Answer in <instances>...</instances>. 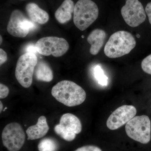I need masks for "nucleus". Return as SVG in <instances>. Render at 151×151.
Masks as SVG:
<instances>
[{"mask_svg":"<svg viewBox=\"0 0 151 151\" xmlns=\"http://www.w3.org/2000/svg\"><path fill=\"white\" fill-rule=\"evenodd\" d=\"M136 45V40L131 33L119 31L110 37L104 47V53L110 58H117L129 54Z\"/></svg>","mask_w":151,"mask_h":151,"instance_id":"2","label":"nucleus"},{"mask_svg":"<svg viewBox=\"0 0 151 151\" xmlns=\"http://www.w3.org/2000/svg\"><path fill=\"white\" fill-rule=\"evenodd\" d=\"M126 133L132 139L147 144L151 139V122L146 115L135 116L125 126Z\"/></svg>","mask_w":151,"mask_h":151,"instance_id":"5","label":"nucleus"},{"mask_svg":"<svg viewBox=\"0 0 151 151\" xmlns=\"http://www.w3.org/2000/svg\"><path fill=\"white\" fill-rule=\"evenodd\" d=\"M69 48L66 40L57 37H46L41 38L35 45V50L44 56L52 55L59 57L65 54Z\"/></svg>","mask_w":151,"mask_h":151,"instance_id":"6","label":"nucleus"},{"mask_svg":"<svg viewBox=\"0 0 151 151\" xmlns=\"http://www.w3.org/2000/svg\"><path fill=\"white\" fill-rule=\"evenodd\" d=\"M58 130L73 138L82 130V126L79 119L71 113H65L60 118L59 124L55 126Z\"/></svg>","mask_w":151,"mask_h":151,"instance_id":"11","label":"nucleus"},{"mask_svg":"<svg viewBox=\"0 0 151 151\" xmlns=\"http://www.w3.org/2000/svg\"><path fill=\"white\" fill-rule=\"evenodd\" d=\"M35 27L34 22L28 18L21 11L15 10L11 14L7 30L11 35L25 37Z\"/></svg>","mask_w":151,"mask_h":151,"instance_id":"8","label":"nucleus"},{"mask_svg":"<svg viewBox=\"0 0 151 151\" xmlns=\"http://www.w3.org/2000/svg\"><path fill=\"white\" fill-rule=\"evenodd\" d=\"M121 13L124 21L131 27L139 26L145 21V11L139 0H127Z\"/></svg>","mask_w":151,"mask_h":151,"instance_id":"9","label":"nucleus"},{"mask_svg":"<svg viewBox=\"0 0 151 151\" xmlns=\"http://www.w3.org/2000/svg\"><path fill=\"white\" fill-rule=\"evenodd\" d=\"M25 9L29 19L33 22L42 24L48 21L49 16L48 13L35 3H29L26 6Z\"/></svg>","mask_w":151,"mask_h":151,"instance_id":"13","label":"nucleus"},{"mask_svg":"<svg viewBox=\"0 0 151 151\" xmlns=\"http://www.w3.org/2000/svg\"><path fill=\"white\" fill-rule=\"evenodd\" d=\"M9 90L8 87L1 83L0 84V98L4 99L9 95Z\"/></svg>","mask_w":151,"mask_h":151,"instance_id":"20","label":"nucleus"},{"mask_svg":"<svg viewBox=\"0 0 151 151\" xmlns=\"http://www.w3.org/2000/svg\"><path fill=\"white\" fill-rule=\"evenodd\" d=\"M75 151H102L101 149L96 146L87 145L78 148Z\"/></svg>","mask_w":151,"mask_h":151,"instance_id":"21","label":"nucleus"},{"mask_svg":"<svg viewBox=\"0 0 151 151\" xmlns=\"http://www.w3.org/2000/svg\"><path fill=\"white\" fill-rule=\"evenodd\" d=\"M146 13L148 17L150 23L151 25V2L149 3L146 6L145 9Z\"/></svg>","mask_w":151,"mask_h":151,"instance_id":"23","label":"nucleus"},{"mask_svg":"<svg viewBox=\"0 0 151 151\" xmlns=\"http://www.w3.org/2000/svg\"><path fill=\"white\" fill-rule=\"evenodd\" d=\"M51 94L57 101L68 107L81 105L86 98L84 89L69 80H63L55 84L52 89Z\"/></svg>","mask_w":151,"mask_h":151,"instance_id":"1","label":"nucleus"},{"mask_svg":"<svg viewBox=\"0 0 151 151\" xmlns=\"http://www.w3.org/2000/svg\"><path fill=\"white\" fill-rule=\"evenodd\" d=\"M106 38V34L103 30L97 29L92 31L87 37V42L91 45L90 52L96 55L103 47Z\"/></svg>","mask_w":151,"mask_h":151,"instance_id":"14","label":"nucleus"},{"mask_svg":"<svg viewBox=\"0 0 151 151\" xmlns=\"http://www.w3.org/2000/svg\"><path fill=\"white\" fill-rule=\"evenodd\" d=\"M39 151H57L58 145L55 140L51 138H45L40 141L38 145Z\"/></svg>","mask_w":151,"mask_h":151,"instance_id":"17","label":"nucleus"},{"mask_svg":"<svg viewBox=\"0 0 151 151\" xmlns=\"http://www.w3.org/2000/svg\"><path fill=\"white\" fill-rule=\"evenodd\" d=\"M35 78L37 81L50 82L53 79L52 70L48 63L44 60L38 61L34 71Z\"/></svg>","mask_w":151,"mask_h":151,"instance_id":"16","label":"nucleus"},{"mask_svg":"<svg viewBox=\"0 0 151 151\" xmlns=\"http://www.w3.org/2000/svg\"><path fill=\"white\" fill-rule=\"evenodd\" d=\"M73 14L76 27L83 31L96 20L99 15V9L92 0H78L76 4Z\"/></svg>","mask_w":151,"mask_h":151,"instance_id":"3","label":"nucleus"},{"mask_svg":"<svg viewBox=\"0 0 151 151\" xmlns=\"http://www.w3.org/2000/svg\"><path fill=\"white\" fill-rule=\"evenodd\" d=\"M140 37V35H137V37L138 38H139Z\"/></svg>","mask_w":151,"mask_h":151,"instance_id":"26","label":"nucleus"},{"mask_svg":"<svg viewBox=\"0 0 151 151\" xmlns=\"http://www.w3.org/2000/svg\"><path fill=\"white\" fill-rule=\"evenodd\" d=\"M0 38H1V42H0V44H1L2 43V41H3V39H2V37L1 36H0Z\"/></svg>","mask_w":151,"mask_h":151,"instance_id":"25","label":"nucleus"},{"mask_svg":"<svg viewBox=\"0 0 151 151\" xmlns=\"http://www.w3.org/2000/svg\"><path fill=\"white\" fill-rule=\"evenodd\" d=\"M137 113V109L133 105L121 106L109 116L106 122L107 127L110 130L117 129L131 121Z\"/></svg>","mask_w":151,"mask_h":151,"instance_id":"10","label":"nucleus"},{"mask_svg":"<svg viewBox=\"0 0 151 151\" xmlns=\"http://www.w3.org/2000/svg\"><path fill=\"white\" fill-rule=\"evenodd\" d=\"M0 105H1V108H0V112H1L2 111V109L3 108V105L1 101L0 102Z\"/></svg>","mask_w":151,"mask_h":151,"instance_id":"24","label":"nucleus"},{"mask_svg":"<svg viewBox=\"0 0 151 151\" xmlns=\"http://www.w3.org/2000/svg\"><path fill=\"white\" fill-rule=\"evenodd\" d=\"M49 129L47 122L46 117L41 116L38 119L37 123L35 125L31 126L26 130L28 140L37 139L43 137Z\"/></svg>","mask_w":151,"mask_h":151,"instance_id":"12","label":"nucleus"},{"mask_svg":"<svg viewBox=\"0 0 151 151\" xmlns=\"http://www.w3.org/2000/svg\"><path fill=\"white\" fill-rule=\"evenodd\" d=\"M82 38H84V36H82Z\"/></svg>","mask_w":151,"mask_h":151,"instance_id":"27","label":"nucleus"},{"mask_svg":"<svg viewBox=\"0 0 151 151\" xmlns=\"http://www.w3.org/2000/svg\"><path fill=\"white\" fill-rule=\"evenodd\" d=\"M141 66L144 72L151 75V54L143 60Z\"/></svg>","mask_w":151,"mask_h":151,"instance_id":"19","label":"nucleus"},{"mask_svg":"<svg viewBox=\"0 0 151 151\" xmlns=\"http://www.w3.org/2000/svg\"><path fill=\"white\" fill-rule=\"evenodd\" d=\"M74 7L72 0H64L55 13V17L58 22L64 24L70 21L74 12Z\"/></svg>","mask_w":151,"mask_h":151,"instance_id":"15","label":"nucleus"},{"mask_svg":"<svg viewBox=\"0 0 151 151\" xmlns=\"http://www.w3.org/2000/svg\"><path fill=\"white\" fill-rule=\"evenodd\" d=\"M7 60V55L4 50L0 49V65H1L6 61Z\"/></svg>","mask_w":151,"mask_h":151,"instance_id":"22","label":"nucleus"},{"mask_svg":"<svg viewBox=\"0 0 151 151\" xmlns=\"http://www.w3.org/2000/svg\"><path fill=\"white\" fill-rule=\"evenodd\" d=\"M38 62L36 55L29 52L19 58L16 67L15 75L21 85L28 88L32 85L35 69Z\"/></svg>","mask_w":151,"mask_h":151,"instance_id":"4","label":"nucleus"},{"mask_svg":"<svg viewBox=\"0 0 151 151\" xmlns=\"http://www.w3.org/2000/svg\"><path fill=\"white\" fill-rule=\"evenodd\" d=\"M2 139L3 145L9 151H18L24 145L25 134L20 124L12 123L3 129Z\"/></svg>","mask_w":151,"mask_h":151,"instance_id":"7","label":"nucleus"},{"mask_svg":"<svg viewBox=\"0 0 151 151\" xmlns=\"http://www.w3.org/2000/svg\"><path fill=\"white\" fill-rule=\"evenodd\" d=\"M94 74L98 83L102 86H106L108 84V77L104 74L100 66H96L94 69Z\"/></svg>","mask_w":151,"mask_h":151,"instance_id":"18","label":"nucleus"}]
</instances>
